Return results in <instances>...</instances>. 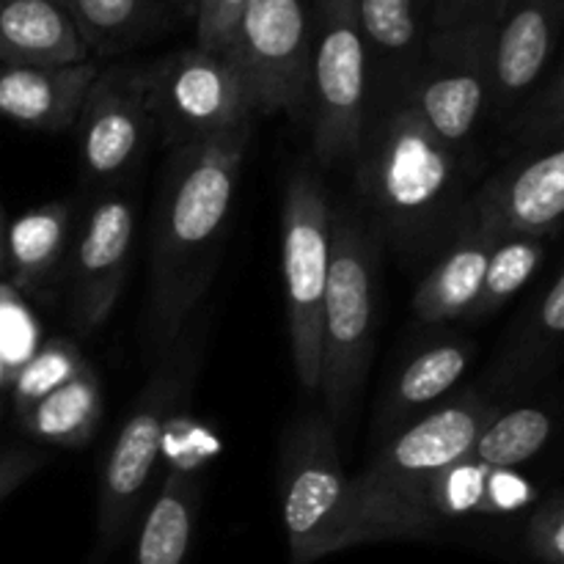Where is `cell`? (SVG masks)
Here are the masks:
<instances>
[{"instance_id":"f1b7e54d","label":"cell","mask_w":564,"mask_h":564,"mask_svg":"<svg viewBox=\"0 0 564 564\" xmlns=\"http://www.w3.org/2000/svg\"><path fill=\"white\" fill-rule=\"evenodd\" d=\"M251 0H193L196 47L226 55Z\"/></svg>"},{"instance_id":"2e32d148","label":"cell","mask_w":564,"mask_h":564,"mask_svg":"<svg viewBox=\"0 0 564 564\" xmlns=\"http://www.w3.org/2000/svg\"><path fill=\"white\" fill-rule=\"evenodd\" d=\"M97 72L91 61L69 66L0 64V116L31 130H72Z\"/></svg>"},{"instance_id":"e0dca14e","label":"cell","mask_w":564,"mask_h":564,"mask_svg":"<svg viewBox=\"0 0 564 564\" xmlns=\"http://www.w3.org/2000/svg\"><path fill=\"white\" fill-rule=\"evenodd\" d=\"M88 61L58 0H0V64L69 66Z\"/></svg>"},{"instance_id":"cb8c5ba5","label":"cell","mask_w":564,"mask_h":564,"mask_svg":"<svg viewBox=\"0 0 564 564\" xmlns=\"http://www.w3.org/2000/svg\"><path fill=\"white\" fill-rule=\"evenodd\" d=\"M88 53L116 55L154 31L165 0H58Z\"/></svg>"},{"instance_id":"9c48e42d","label":"cell","mask_w":564,"mask_h":564,"mask_svg":"<svg viewBox=\"0 0 564 564\" xmlns=\"http://www.w3.org/2000/svg\"><path fill=\"white\" fill-rule=\"evenodd\" d=\"M312 147L319 169L356 158L369 105V55L358 28L356 0H314Z\"/></svg>"},{"instance_id":"7a4b0ae2","label":"cell","mask_w":564,"mask_h":564,"mask_svg":"<svg viewBox=\"0 0 564 564\" xmlns=\"http://www.w3.org/2000/svg\"><path fill=\"white\" fill-rule=\"evenodd\" d=\"M460 149L441 141L391 83L367 105L356 158V187L367 220L402 248H427L460 229L466 165Z\"/></svg>"},{"instance_id":"4316f807","label":"cell","mask_w":564,"mask_h":564,"mask_svg":"<svg viewBox=\"0 0 564 564\" xmlns=\"http://www.w3.org/2000/svg\"><path fill=\"white\" fill-rule=\"evenodd\" d=\"M545 259V240L540 237H499L485 268L482 290L466 319H482L499 312L532 281Z\"/></svg>"},{"instance_id":"d6986e66","label":"cell","mask_w":564,"mask_h":564,"mask_svg":"<svg viewBox=\"0 0 564 564\" xmlns=\"http://www.w3.org/2000/svg\"><path fill=\"white\" fill-rule=\"evenodd\" d=\"M474 358V345L463 339L435 341L419 350L391 383L386 405L380 411V427L397 433L408 422L422 416L430 405L444 400L460 378L466 375Z\"/></svg>"},{"instance_id":"5b68a950","label":"cell","mask_w":564,"mask_h":564,"mask_svg":"<svg viewBox=\"0 0 564 564\" xmlns=\"http://www.w3.org/2000/svg\"><path fill=\"white\" fill-rule=\"evenodd\" d=\"M378 231L352 207L330 215V264L319 312L323 413L336 430L350 419L375 356Z\"/></svg>"},{"instance_id":"d590c367","label":"cell","mask_w":564,"mask_h":564,"mask_svg":"<svg viewBox=\"0 0 564 564\" xmlns=\"http://www.w3.org/2000/svg\"><path fill=\"white\" fill-rule=\"evenodd\" d=\"M0 411H3V400H0Z\"/></svg>"},{"instance_id":"ffe728a7","label":"cell","mask_w":564,"mask_h":564,"mask_svg":"<svg viewBox=\"0 0 564 564\" xmlns=\"http://www.w3.org/2000/svg\"><path fill=\"white\" fill-rule=\"evenodd\" d=\"M564 334V275L556 270L538 301L527 308L521 323L512 330L505 352L496 361L494 380L499 389H518L529 386L545 375L551 361L560 352V341Z\"/></svg>"},{"instance_id":"6da1fadb","label":"cell","mask_w":564,"mask_h":564,"mask_svg":"<svg viewBox=\"0 0 564 564\" xmlns=\"http://www.w3.org/2000/svg\"><path fill=\"white\" fill-rule=\"evenodd\" d=\"M253 119L171 149L152 231L147 339L158 358L204 303L231 224Z\"/></svg>"},{"instance_id":"484cf974","label":"cell","mask_w":564,"mask_h":564,"mask_svg":"<svg viewBox=\"0 0 564 564\" xmlns=\"http://www.w3.org/2000/svg\"><path fill=\"white\" fill-rule=\"evenodd\" d=\"M551 430H554V424L543 408L521 405L512 408V411L494 413L479 430L466 463L490 468V471L523 466L545 449Z\"/></svg>"},{"instance_id":"5bb4252c","label":"cell","mask_w":564,"mask_h":564,"mask_svg":"<svg viewBox=\"0 0 564 564\" xmlns=\"http://www.w3.org/2000/svg\"><path fill=\"white\" fill-rule=\"evenodd\" d=\"M135 237V209L121 193L97 198L83 220L69 262V317L80 334H91L113 312L121 295Z\"/></svg>"},{"instance_id":"d4e9b609","label":"cell","mask_w":564,"mask_h":564,"mask_svg":"<svg viewBox=\"0 0 564 564\" xmlns=\"http://www.w3.org/2000/svg\"><path fill=\"white\" fill-rule=\"evenodd\" d=\"M424 6L427 0H356L367 55L383 66H394L400 83L424 47Z\"/></svg>"},{"instance_id":"4fadbf2b","label":"cell","mask_w":564,"mask_h":564,"mask_svg":"<svg viewBox=\"0 0 564 564\" xmlns=\"http://www.w3.org/2000/svg\"><path fill=\"white\" fill-rule=\"evenodd\" d=\"M154 135L143 64L97 72L77 116V158L91 185H119Z\"/></svg>"},{"instance_id":"83f0119b","label":"cell","mask_w":564,"mask_h":564,"mask_svg":"<svg viewBox=\"0 0 564 564\" xmlns=\"http://www.w3.org/2000/svg\"><path fill=\"white\" fill-rule=\"evenodd\" d=\"M80 347L69 339H50L47 345L39 347L11 380V397H14L17 413H25L33 402L47 397L66 380L80 375L86 369Z\"/></svg>"},{"instance_id":"ac0fdd59","label":"cell","mask_w":564,"mask_h":564,"mask_svg":"<svg viewBox=\"0 0 564 564\" xmlns=\"http://www.w3.org/2000/svg\"><path fill=\"white\" fill-rule=\"evenodd\" d=\"M499 237L460 229L444 257L427 270L413 292V314L424 325H444L466 319L482 290L485 268Z\"/></svg>"},{"instance_id":"8fae6325","label":"cell","mask_w":564,"mask_h":564,"mask_svg":"<svg viewBox=\"0 0 564 564\" xmlns=\"http://www.w3.org/2000/svg\"><path fill=\"white\" fill-rule=\"evenodd\" d=\"M226 55L253 116L297 119L312 105V33L303 0H251Z\"/></svg>"},{"instance_id":"277c9868","label":"cell","mask_w":564,"mask_h":564,"mask_svg":"<svg viewBox=\"0 0 564 564\" xmlns=\"http://www.w3.org/2000/svg\"><path fill=\"white\" fill-rule=\"evenodd\" d=\"M209 336V308L198 306L176 339L158 356L130 419L121 424L99 471L97 545L94 554L108 560L135 527L163 449L165 430L191 397Z\"/></svg>"},{"instance_id":"836d02e7","label":"cell","mask_w":564,"mask_h":564,"mask_svg":"<svg viewBox=\"0 0 564 564\" xmlns=\"http://www.w3.org/2000/svg\"><path fill=\"white\" fill-rule=\"evenodd\" d=\"M6 270V224H3V213H0V273Z\"/></svg>"},{"instance_id":"4dcf8cb0","label":"cell","mask_w":564,"mask_h":564,"mask_svg":"<svg viewBox=\"0 0 564 564\" xmlns=\"http://www.w3.org/2000/svg\"><path fill=\"white\" fill-rule=\"evenodd\" d=\"M505 0H433V28H449L466 20H496Z\"/></svg>"},{"instance_id":"7c38bea8","label":"cell","mask_w":564,"mask_h":564,"mask_svg":"<svg viewBox=\"0 0 564 564\" xmlns=\"http://www.w3.org/2000/svg\"><path fill=\"white\" fill-rule=\"evenodd\" d=\"M564 218V147L540 143L507 160L463 207L460 229L488 237H554ZM457 229V231H460Z\"/></svg>"},{"instance_id":"e575fe53","label":"cell","mask_w":564,"mask_h":564,"mask_svg":"<svg viewBox=\"0 0 564 564\" xmlns=\"http://www.w3.org/2000/svg\"><path fill=\"white\" fill-rule=\"evenodd\" d=\"M86 564H105L102 560H99V556L97 554H91V556H88V562Z\"/></svg>"},{"instance_id":"1f68e13d","label":"cell","mask_w":564,"mask_h":564,"mask_svg":"<svg viewBox=\"0 0 564 564\" xmlns=\"http://www.w3.org/2000/svg\"><path fill=\"white\" fill-rule=\"evenodd\" d=\"M47 463L39 449H6L0 452V501L14 494L25 479H31Z\"/></svg>"},{"instance_id":"603a6c76","label":"cell","mask_w":564,"mask_h":564,"mask_svg":"<svg viewBox=\"0 0 564 564\" xmlns=\"http://www.w3.org/2000/svg\"><path fill=\"white\" fill-rule=\"evenodd\" d=\"M72 207L50 202L28 209L6 229V268L22 290L42 286L61 268L69 242Z\"/></svg>"},{"instance_id":"f546056e","label":"cell","mask_w":564,"mask_h":564,"mask_svg":"<svg viewBox=\"0 0 564 564\" xmlns=\"http://www.w3.org/2000/svg\"><path fill=\"white\" fill-rule=\"evenodd\" d=\"M527 551L538 564H564V501L551 494L527 521Z\"/></svg>"},{"instance_id":"7402d4cb","label":"cell","mask_w":564,"mask_h":564,"mask_svg":"<svg viewBox=\"0 0 564 564\" xmlns=\"http://www.w3.org/2000/svg\"><path fill=\"white\" fill-rule=\"evenodd\" d=\"M102 408V386H99L97 372L86 367L80 375L33 402L25 413H20V422L25 433L36 441L77 449L94 438Z\"/></svg>"},{"instance_id":"3957f363","label":"cell","mask_w":564,"mask_h":564,"mask_svg":"<svg viewBox=\"0 0 564 564\" xmlns=\"http://www.w3.org/2000/svg\"><path fill=\"white\" fill-rule=\"evenodd\" d=\"M479 394H463L386 435L372 460L350 477L356 540H430L438 516L430 507L435 479L460 466L494 416Z\"/></svg>"},{"instance_id":"44dd1931","label":"cell","mask_w":564,"mask_h":564,"mask_svg":"<svg viewBox=\"0 0 564 564\" xmlns=\"http://www.w3.org/2000/svg\"><path fill=\"white\" fill-rule=\"evenodd\" d=\"M202 507V479L193 468H174L154 496L132 564H185Z\"/></svg>"},{"instance_id":"ba28073f","label":"cell","mask_w":564,"mask_h":564,"mask_svg":"<svg viewBox=\"0 0 564 564\" xmlns=\"http://www.w3.org/2000/svg\"><path fill=\"white\" fill-rule=\"evenodd\" d=\"M330 198L323 176L303 163L290 174L281 207V264H284L286 323L297 383L317 394L319 312L330 264Z\"/></svg>"},{"instance_id":"d6a6232c","label":"cell","mask_w":564,"mask_h":564,"mask_svg":"<svg viewBox=\"0 0 564 564\" xmlns=\"http://www.w3.org/2000/svg\"><path fill=\"white\" fill-rule=\"evenodd\" d=\"M165 6L176 9L182 17H193V0H165Z\"/></svg>"},{"instance_id":"30bf717a","label":"cell","mask_w":564,"mask_h":564,"mask_svg":"<svg viewBox=\"0 0 564 564\" xmlns=\"http://www.w3.org/2000/svg\"><path fill=\"white\" fill-rule=\"evenodd\" d=\"M143 75L154 135L169 152L253 119L229 55L198 47L180 50L154 64H143Z\"/></svg>"},{"instance_id":"8992f818","label":"cell","mask_w":564,"mask_h":564,"mask_svg":"<svg viewBox=\"0 0 564 564\" xmlns=\"http://www.w3.org/2000/svg\"><path fill=\"white\" fill-rule=\"evenodd\" d=\"M279 505L290 564H312L358 545L350 477L336 444V427L323 411L301 413L279 452Z\"/></svg>"},{"instance_id":"9a60e30c","label":"cell","mask_w":564,"mask_h":564,"mask_svg":"<svg viewBox=\"0 0 564 564\" xmlns=\"http://www.w3.org/2000/svg\"><path fill=\"white\" fill-rule=\"evenodd\" d=\"M564 0H505L496 17L490 108L510 116L545 75L560 39Z\"/></svg>"},{"instance_id":"52a82bcc","label":"cell","mask_w":564,"mask_h":564,"mask_svg":"<svg viewBox=\"0 0 564 564\" xmlns=\"http://www.w3.org/2000/svg\"><path fill=\"white\" fill-rule=\"evenodd\" d=\"M496 20L433 28L413 69L394 83L424 124L466 152L490 108V58Z\"/></svg>"}]
</instances>
